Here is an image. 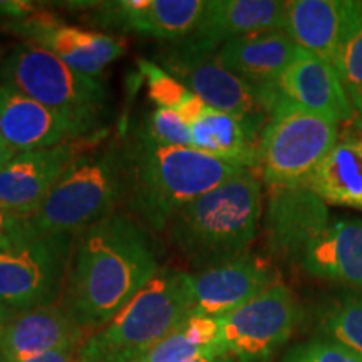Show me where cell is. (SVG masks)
<instances>
[{"instance_id": "cell-22", "label": "cell", "mask_w": 362, "mask_h": 362, "mask_svg": "<svg viewBox=\"0 0 362 362\" xmlns=\"http://www.w3.org/2000/svg\"><path fill=\"white\" fill-rule=\"evenodd\" d=\"M300 265L312 277L362 291V220L330 221Z\"/></svg>"}, {"instance_id": "cell-8", "label": "cell", "mask_w": 362, "mask_h": 362, "mask_svg": "<svg viewBox=\"0 0 362 362\" xmlns=\"http://www.w3.org/2000/svg\"><path fill=\"white\" fill-rule=\"evenodd\" d=\"M0 81L25 96L101 128V119L110 103V90L101 79L72 69L52 52L24 42L12 49Z\"/></svg>"}, {"instance_id": "cell-24", "label": "cell", "mask_w": 362, "mask_h": 362, "mask_svg": "<svg viewBox=\"0 0 362 362\" xmlns=\"http://www.w3.org/2000/svg\"><path fill=\"white\" fill-rule=\"evenodd\" d=\"M305 185L327 205L362 210V136L339 138Z\"/></svg>"}, {"instance_id": "cell-10", "label": "cell", "mask_w": 362, "mask_h": 362, "mask_svg": "<svg viewBox=\"0 0 362 362\" xmlns=\"http://www.w3.org/2000/svg\"><path fill=\"white\" fill-rule=\"evenodd\" d=\"M291 288L274 284L247 304L221 317V344L237 362H269L300 322Z\"/></svg>"}, {"instance_id": "cell-7", "label": "cell", "mask_w": 362, "mask_h": 362, "mask_svg": "<svg viewBox=\"0 0 362 362\" xmlns=\"http://www.w3.org/2000/svg\"><path fill=\"white\" fill-rule=\"evenodd\" d=\"M339 138L337 123L302 110L275 89L259 143L262 181L265 187L305 183Z\"/></svg>"}, {"instance_id": "cell-14", "label": "cell", "mask_w": 362, "mask_h": 362, "mask_svg": "<svg viewBox=\"0 0 362 362\" xmlns=\"http://www.w3.org/2000/svg\"><path fill=\"white\" fill-rule=\"evenodd\" d=\"M277 282L274 267L250 252L188 274L189 315L221 319Z\"/></svg>"}, {"instance_id": "cell-27", "label": "cell", "mask_w": 362, "mask_h": 362, "mask_svg": "<svg viewBox=\"0 0 362 362\" xmlns=\"http://www.w3.org/2000/svg\"><path fill=\"white\" fill-rule=\"evenodd\" d=\"M339 79L351 101L362 93V2L352 0L349 21L334 61Z\"/></svg>"}, {"instance_id": "cell-33", "label": "cell", "mask_w": 362, "mask_h": 362, "mask_svg": "<svg viewBox=\"0 0 362 362\" xmlns=\"http://www.w3.org/2000/svg\"><path fill=\"white\" fill-rule=\"evenodd\" d=\"M19 362H79V349L54 351L47 352V354L33 357V359H25Z\"/></svg>"}, {"instance_id": "cell-1", "label": "cell", "mask_w": 362, "mask_h": 362, "mask_svg": "<svg viewBox=\"0 0 362 362\" xmlns=\"http://www.w3.org/2000/svg\"><path fill=\"white\" fill-rule=\"evenodd\" d=\"M160 270L146 228L115 211L76 235L61 305L81 329L96 332Z\"/></svg>"}, {"instance_id": "cell-18", "label": "cell", "mask_w": 362, "mask_h": 362, "mask_svg": "<svg viewBox=\"0 0 362 362\" xmlns=\"http://www.w3.org/2000/svg\"><path fill=\"white\" fill-rule=\"evenodd\" d=\"M274 86L296 106L334 123L356 119L354 106L334 66L305 49H297L291 66Z\"/></svg>"}, {"instance_id": "cell-32", "label": "cell", "mask_w": 362, "mask_h": 362, "mask_svg": "<svg viewBox=\"0 0 362 362\" xmlns=\"http://www.w3.org/2000/svg\"><path fill=\"white\" fill-rule=\"evenodd\" d=\"M35 11H37V7L33 2H21V0H17V2H0V12L6 13L12 21L25 19V17L33 16Z\"/></svg>"}, {"instance_id": "cell-29", "label": "cell", "mask_w": 362, "mask_h": 362, "mask_svg": "<svg viewBox=\"0 0 362 362\" xmlns=\"http://www.w3.org/2000/svg\"><path fill=\"white\" fill-rule=\"evenodd\" d=\"M282 362H362V356L341 342L315 336L288 347Z\"/></svg>"}, {"instance_id": "cell-19", "label": "cell", "mask_w": 362, "mask_h": 362, "mask_svg": "<svg viewBox=\"0 0 362 362\" xmlns=\"http://www.w3.org/2000/svg\"><path fill=\"white\" fill-rule=\"evenodd\" d=\"M88 339L62 305L19 312L0 327V362H19L54 351L79 349Z\"/></svg>"}, {"instance_id": "cell-38", "label": "cell", "mask_w": 362, "mask_h": 362, "mask_svg": "<svg viewBox=\"0 0 362 362\" xmlns=\"http://www.w3.org/2000/svg\"><path fill=\"white\" fill-rule=\"evenodd\" d=\"M0 240H2V238H0Z\"/></svg>"}, {"instance_id": "cell-20", "label": "cell", "mask_w": 362, "mask_h": 362, "mask_svg": "<svg viewBox=\"0 0 362 362\" xmlns=\"http://www.w3.org/2000/svg\"><path fill=\"white\" fill-rule=\"evenodd\" d=\"M285 2L279 0H205L200 22L188 40L216 52L243 35L284 30Z\"/></svg>"}, {"instance_id": "cell-16", "label": "cell", "mask_w": 362, "mask_h": 362, "mask_svg": "<svg viewBox=\"0 0 362 362\" xmlns=\"http://www.w3.org/2000/svg\"><path fill=\"white\" fill-rule=\"evenodd\" d=\"M90 24L163 42L187 39L200 22L205 0H117L89 2Z\"/></svg>"}, {"instance_id": "cell-4", "label": "cell", "mask_w": 362, "mask_h": 362, "mask_svg": "<svg viewBox=\"0 0 362 362\" xmlns=\"http://www.w3.org/2000/svg\"><path fill=\"white\" fill-rule=\"evenodd\" d=\"M128 185L126 143H96L76 158L29 223L44 233L78 235L115 214L128 197Z\"/></svg>"}, {"instance_id": "cell-5", "label": "cell", "mask_w": 362, "mask_h": 362, "mask_svg": "<svg viewBox=\"0 0 362 362\" xmlns=\"http://www.w3.org/2000/svg\"><path fill=\"white\" fill-rule=\"evenodd\" d=\"M188 315V274L161 269L110 324L89 334L79 362H138Z\"/></svg>"}, {"instance_id": "cell-35", "label": "cell", "mask_w": 362, "mask_h": 362, "mask_svg": "<svg viewBox=\"0 0 362 362\" xmlns=\"http://www.w3.org/2000/svg\"><path fill=\"white\" fill-rule=\"evenodd\" d=\"M352 106H354V111H356V119H354L356 124L362 129V93L359 96L352 99Z\"/></svg>"}, {"instance_id": "cell-37", "label": "cell", "mask_w": 362, "mask_h": 362, "mask_svg": "<svg viewBox=\"0 0 362 362\" xmlns=\"http://www.w3.org/2000/svg\"><path fill=\"white\" fill-rule=\"evenodd\" d=\"M194 362H235L232 356L225 354V356H216V357H205V359H198Z\"/></svg>"}, {"instance_id": "cell-12", "label": "cell", "mask_w": 362, "mask_h": 362, "mask_svg": "<svg viewBox=\"0 0 362 362\" xmlns=\"http://www.w3.org/2000/svg\"><path fill=\"white\" fill-rule=\"evenodd\" d=\"M8 27L29 44L52 52L64 64L90 78L101 76L128 47L123 37L64 24L47 11H35L25 19L12 21Z\"/></svg>"}, {"instance_id": "cell-2", "label": "cell", "mask_w": 362, "mask_h": 362, "mask_svg": "<svg viewBox=\"0 0 362 362\" xmlns=\"http://www.w3.org/2000/svg\"><path fill=\"white\" fill-rule=\"evenodd\" d=\"M129 185L126 205L139 223L165 232L181 208L245 170L200 149L158 144L139 133L126 143Z\"/></svg>"}, {"instance_id": "cell-25", "label": "cell", "mask_w": 362, "mask_h": 362, "mask_svg": "<svg viewBox=\"0 0 362 362\" xmlns=\"http://www.w3.org/2000/svg\"><path fill=\"white\" fill-rule=\"evenodd\" d=\"M225 354L228 352L221 344V320L188 315L138 362H194Z\"/></svg>"}, {"instance_id": "cell-13", "label": "cell", "mask_w": 362, "mask_h": 362, "mask_svg": "<svg viewBox=\"0 0 362 362\" xmlns=\"http://www.w3.org/2000/svg\"><path fill=\"white\" fill-rule=\"evenodd\" d=\"M98 126L54 111L0 81V143L13 155L79 141Z\"/></svg>"}, {"instance_id": "cell-28", "label": "cell", "mask_w": 362, "mask_h": 362, "mask_svg": "<svg viewBox=\"0 0 362 362\" xmlns=\"http://www.w3.org/2000/svg\"><path fill=\"white\" fill-rule=\"evenodd\" d=\"M138 67L144 81H146L148 96L156 104V107H166V110L176 111L193 94L192 90H188L178 79H175L156 62L148 61V59H139Z\"/></svg>"}, {"instance_id": "cell-21", "label": "cell", "mask_w": 362, "mask_h": 362, "mask_svg": "<svg viewBox=\"0 0 362 362\" xmlns=\"http://www.w3.org/2000/svg\"><path fill=\"white\" fill-rule=\"evenodd\" d=\"M352 0H291L285 2L284 33L334 66Z\"/></svg>"}, {"instance_id": "cell-17", "label": "cell", "mask_w": 362, "mask_h": 362, "mask_svg": "<svg viewBox=\"0 0 362 362\" xmlns=\"http://www.w3.org/2000/svg\"><path fill=\"white\" fill-rule=\"evenodd\" d=\"M176 112L188 124L192 148L243 168L259 170V143L267 121L214 110L194 94Z\"/></svg>"}, {"instance_id": "cell-26", "label": "cell", "mask_w": 362, "mask_h": 362, "mask_svg": "<svg viewBox=\"0 0 362 362\" xmlns=\"http://www.w3.org/2000/svg\"><path fill=\"white\" fill-rule=\"evenodd\" d=\"M315 330L320 337L341 342L362 356V296L347 292L320 305Z\"/></svg>"}, {"instance_id": "cell-31", "label": "cell", "mask_w": 362, "mask_h": 362, "mask_svg": "<svg viewBox=\"0 0 362 362\" xmlns=\"http://www.w3.org/2000/svg\"><path fill=\"white\" fill-rule=\"evenodd\" d=\"M27 218H21L17 216L7 205L0 202V238L11 237L13 232L21 228Z\"/></svg>"}, {"instance_id": "cell-34", "label": "cell", "mask_w": 362, "mask_h": 362, "mask_svg": "<svg viewBox=\"0 0 362 362\" xmlns=\"http://www.w3.org/2000/svg\"><path fill=\"white\" fill-rule=\"evenodd\" d=\"M13 315H16V312H13L12 309H8V307L4 304L2 300H0V327H4V325H6Z\"/></svg>"}, {"instance_id": "cell-36", "label": "cell", "mask_w": 362, "mask_h": 362, "mask_svg": "<svg viewBox=\"0 0 362 362\" xmlns=\"http://www.w3.org/2000/svg\"><path fill=\"white\" fill-rule=\"evenodd\" d=\"M12 156H13V153L11 151V149L6 148L2 143H0V170L7 165L8 160H11Z\"/></svg>"}, {"instance_id": "cell-15", "label": "cell", "mask_w": 362, "mask_h": 362, "mask_svg": "<svg viewBox=\"0 0 362 362\" xmlns=\"http://www.w3.org/2000/svg\"><path fill=\"white\" fill-rule=\"evenodd\" d=\"M86 141L88 138L13 155L0 170V202L21 218H30L76 158L99 143V139Z\"/></svg>"}, {"instance_id": "cell-9", "label": "cell", "mask_w": 362, "mask_h": 362, "mask_svg": "<svg viewBox=\"0 0 362 362\" xmlns=\"http://www.w3.org/2000/svg\"><path fill=\"white\" fill-rule=\"evenodd\" d=\"M156 64L214 110L248 119H269L274 83L255 84L240 78L220 64L214 51L188 39L165 42L156 52Z\"/></svg>"}, {"instance_id": "cell-3", "label": "cell", "mask_w": 362, "mask_h": 362, "mask_svg": "<svg viewBox=\"0 0 362 362\" xmlns=\"http://www.w3.org/2000/svg\"><path fill=\"white\" fill-rule=\"evenodd\" d=\"M262 183L259 170H245L188 203L165 230L171 245L198 270L245 255L264 214Z\"/></svg>"}, {"instance_id": "cell-6", "label": "cell", "mask_w": 362, "mask_h": 362, "mask_svg": "<svg viewBox=\"0 0 362 362\" xmlns=\"http://www.w3.org/2000/svg\"><path fill=\"white\" fill-rule=\"evenodd\" d=\"M74 240L71 233L39 232L29 218L0 240V300L16 314L57 305Z\"/></svg>"}, {"instance_id": "cell-30", "label": "cell", "mask_w": 362, "mask_h": 362, "mask_svg": "<svg viewBox=\"0 0 362 362\" xmlns=\"http://www.w3.org/2000/svg\"><path fill=\"white\" fill-rule=\"evenodd\" d=\"M139 133L158 144L192 148L188 124L181 119L178 112L166 107H156L149 112Z\"/></svg>"}, {"instance_id": "cell-23", "label": "cell", "mask_w": 362, "mask_h": 362, "mask_svg": "<svg viewBox=\"0 0 362 362\" xmlns=\"http://www.w3.org/2000/svg\"><path fill=\"white\" fill-rule=\"evenodd\" d=\"M297 49L284 30H270L221 44L216 59L225 69L250 83L272 84L291 66Z\"/></svg>"}, {"instance_id": "cell-11", "label": "cell", "mask_w": 362, "mask_h": 362, "mask_svg": "<svg viewBox=\"0 0 362 362\" xmlns=\"http://www.w3.org/2000/svg\"><path fill=\"white\" fill-rule=\"evenodd\" d=\"M262 216L267 252L285 264H302L330 223L327 203L305 183L267 187Z\"/></svg>"}]
</instances>
